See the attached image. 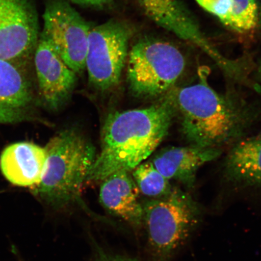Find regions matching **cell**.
I'll list each match as a JSON object with an SVG mask.
<instances>
[{"mask_svg": "<svg viewBox=\"0 0 261 261\" xmlns=\"http://www.w3.org/2000/svg\"><path fill=\"white\" fill-rule=\"evenodd\" d=\"M41 37L76 74L86 70L91 25L67 0H50L43 15Z\"/></svg>", "mask_w": 261, "mask_h": 261, "instance_id": "7", "label": "cell"}, {"mask_svg": "<svg viewBox=\"0 0 261 261\" xmlns=\"http://www.w3.org/2000/svg\"><path fill=\"white\" fill-rule=\"evenodd\" d=\"M44 174L34 193L44 203L60 210L79 200L96 158L91 143L73 128L59 133L45 147Z\"/></svg>", "mask_w": 261, "mask_h": 261, "instance_id": "3", "label": "cell"}, {"mask_svg": "<svg viewBox=\"0 0 261 261\" xmlns=\"http://www.w3.org/2000/svg\"><path fill=\"white\" fill-rule=\"evenodd\" d=\"M201 7L229 28L231 0H195Z\"/></svg>", "mask_w": 261, "mask_h": 261, "instance_id": "17", "label": "cell"}, {"mask_svg": "<svg viewBox=\"0 0 261 261\" xmlns=\"http://www.w3.org/2000/svg\"><path fill=\"white\" fill-rule=\"evenodd\" d=\"M224 169L232 184L261 188V134L237 140L225 159Z\"/></svg>", "mask_w": 261, "mask_h": 261, "instance_id": "14", "label": "cell"}, {"mask_svg": "<svg viewBox=\"0 0 261 261\" xmlns=\"http://www.w3.org/2000/svg\"><path fill=\"white\" fill-rule=\"evenodd\" d=\"M39 40L37 14L29 0H0V59L27 60Z\"/></svg>", "mask_w": 261, "mask_h": 261, "instance_id": "8", "label": "cell"}, {"mask_svg": "<svg viewBox=\"0 0 261 261\" xmlns=\"http://www.w3.org/2000/svg\"><path fill=\"white\" fill-rule=\"evenodd\" d=\"M133 176L139 191L148 197L161 198L172 190L169 179L162 175L151 162L137 166Z\"/></svg>", "mask_w": 261, "mask_h": 261, "instance_id": "15", "label": "cell"}, {"mask_svg": "<svg viewBox=\"0 0 261 261\" xmlns=\"http://www.w3.org/2000/svg\"><path fill=\"white\" fill-rule=\"evenodd\" d=\"M221 154L220 149L195 146L168 147L159 152L151 162L166 178L175 179L188 188L195 184L198 169Z\"/></svg>", "mask_w": 261, "mask_h": 261, "instance_id": "11", "label": "cell"}, {"mask_svg": "<svg viewBox=\"0 0 261 261\" xmlns=\"http://www.w3.org/2000/svg\"><path fill=\"white\" fill-rule=\"evenodd\" d=\"M97 261H141L134 257L116 255L104 252L102 250H100L99 255H98Z\"/></svg>", "mask_w": 261, "mask_h": 261, "instance_id": "18", "label": "cell"}, {"mask_svg": "<svg viewBox=\"0 0 261 261\" xmlns=\"http://www.w3.org/2000/svg\"><path fill=\"white\" fill-rule=\"evenodd\" d=\"M184 55L169 42L143 39L128 57V81L134 95L151 98L165 95L185 70Z\"/></svg>", "mask_w": 261, "mask_h": 261, "instance_id": "5", "label": "cell"}, {"mask_svg": "<svg viewBox=\"0 0 261 261\" xmlns=\"http://www.w3.org/2000/svg\"><path fill=\"white\" fill-rule=\"evenodd\" d=\"M260 74H261V67H260Z\"/></svg>", "mask_w": 261, "mask_h": 261, "instance_id": "20", "label": "cell"}, {"mask_svg": "<svg viewBox=\"0 0 261 261\" xmlns=\"http://www.w3.org/2000/svg\"><path fill=\"white\" fill-rule=\"evenodd\" d=\"M32 100L30 85L18 65L0 59V123L24 119Z\"/></svg>", "mask_w": 261, "mask_h": 261, "instance_id": "13", "label": "cell"}, {"mask_svg": "<svg viewBox=\"0 0 261 261\" xmlns=\"http://www.w3.org/2000/svg\"><path fill=\"white\" fill-rule=\"evenodd\" d=\"M46 159L45 148L32 142H18L3 150L0 168L11 184L32 189L41 181Z\"/></svg>", "mask_w": 261, "mask_h": 261, "instance_id": "10", "label": "cell"}, {"mask_svg": "<svg viewBox=\"0 0 261 261\" xmlns=\"http://www.w3.org/2000/svg\"><path fill=\"white\" fill-rule=\"evenodd\" d=\"M206 74L203 70L197 83L171 93L182 135L189 144L220 149L239 140L257 114L241 98L212 89Z\"/></svg>", "mask_w": 261, "mask_h": 261, "instance_id": "2", "label": "cell"}, {"mask_svg": "<svg viewBox=\"0 0 261 261\" xmlns=\"http://www.w3.org/2000/svg\"><path fill=\"white\" fill-rule=\"evenodd\" d=\"M176 115L171 91L154 105L110 113L87 181H103L114 172L134 170L161 144Z\"/></svg>", "mask_w": 261, "mask_h": 261, "instance_id": "1", "label": "cell"}, {"mask_svg": "<svg viewBox=\"0 0 261 261\" xmlns=\"http://www.w3.org/2000/svg\"><path fill=\"white\" fill-rule=\"evenodd\" d=\"M69 1L86 7L101 8L109 5L112 0H69Z\"/></svg>", "mask_w": 261, "mask_h": 261, "instance_id": "19", "label": "cell"}, {"mask_svg": "<svg viewBox=\"0 0 261 261\" xmlns=\"http://www.w3.org/2000/svg\"><path fill=\"white\" fill-rule=\"evenodd\" d=\"M132 29L112 19L91 28L88 41L86 69L90 83L97 89H112L119 83L128 60Z\"/></svg>", "mask_w": 261, "mask_h": 261, "instance_id": "6", "label": "cell"}, {"mask_svg": "<svg viewBox=\"0 0 261 261\" xmlns=\"http://www.w3.org/2000/svg\"><path fill=\"white\" fill-rule=\"evenodd\" d=\"M35 65L44 102L52 110L60 109L72 93L77 74L41 36L35 50Z\"/></svg>", "mask_w": 261, "mask_h": 261, "instance_id": "9", "label": "cell"}, {"mask_svg": "<svg viewBox=\"0 0 261 261\" xmlns=\"http://www.w3.org/2000/svg\"><path fill=\"white\" fill-rule=\"evenodd\" d=\"M259 19L256 0H231L229 28L239 33L251 32Z\"/></svg>", "mask_w": 261, "mask_h": 261, "instance_id": "16", "label": "cell"}, {"mask_svg": "<svg viewBox=\"0 0 261 261\" xmlns=\"http://www.w3.org/2000/svg\"><path fill=\"white\" fill-rule=\"evenodd\" d=\"M148 243L159 260H168L184 246L200 223L201 210L191 196L179 189L143 205Z\"/></svg>", "mask_w": 261, "mask_h": 261, "instance_id": "4", "label": "cell"}, {"mask_svg": "<svg viewBox=\"0 0 261 261\" xmlns=\"http://www.w3.org/2000/svg\"><path fill=\"white\" fill-rule=\"evenodd\" d=\"M139 192L129 172L119 171L103 179L99 200L111 214L138 227L142 224L143 217V205L139 201Z\"/></svg>", "mask_w": 261, "mask_h": 261, "instance_id": "12", "label": "cell"}]
</instances>
